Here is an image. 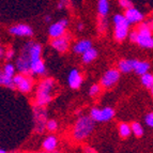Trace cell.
I'll list each match as a JSON object with an SVG mask.
<instances>
[{
	"label": "cell",
	"instance_id": "obj_27",
	"mask_svg": "<svg viewBox=\"0 0 153 153\" xmlns=\"http://www.w3.org/2000/svg\"><path fill=\"white\" fill-rule=\"evenodd\" d=\"M2 73L4 75H7V76L14 77V75H15V66L13 65L12 63H7L3 66Z\"/></svg>",
	"mask_w": 153,
	"mask_h": 153
},
{
	"label": "cell",
	"instance_id": "obj_13",
	"mask_svg": "<svg viewBox=\"0 0 153 153\" xmlns=\"http://www.w3.org/2000/svg\"><path fill=\"white\" fill-rule=\"evenodd\" d=\"M136 61L137 60H135V59H123L118 64L119 71L122 73H130V72L134 71Z\"/></svg>",
	"mask_w": 153,
	"mask_h": 153
},
{
	"label": "cell",
	"instance_id": "obj_26",
	"mask_svg": "<svg viewBox=\"0 0 153 153\" xmlns=\"http://www.w3.org/2000/svg\"><path fill=\"white\" fill-rule=\"evenodd\" d=\"M90 116L95 122H103V118H102V109H99V108H92L91 111H90Z\"/></svg>",
	"mask_w": 153,
	"mask_h": 153
},
{
	"label": "cell",
	"instance_id": "obj_31",
	"mask_svg": "<svg viewBox=\"0 0 153 153\" xmlns=\"http://www.w3.org/2000/svg\"><path fill=\"white\" fill-rule=\"evenodd\" d=\"M100 89H101V88H100L99 85H92L89 90V94L91 95V97H94V95H97L100 92Z\"/></svg>",
	"mask_w": 153,
	"mask_h": 153
},
{
	"label": "cell",
	"instance_id": "obj_37",
	"mask_svg": "<svg viewBox=\"0 0 153 153\" xmlns=\"http://www.w3.org/2000/svg\"><path fill=\"white\" fill-rule=\"evenodd\" d=\"M3 55H4V51H3V48L0 49V56L3 57Z\"/></svg>",
	"mask_w": 153,
	"mask_h": 153
},
{
	"label": "cell",
	"instance_id": "obj_32",
	"mask_svg": "<svg viewBox=\"0 0 153 153\" xmlns=\"http://www.w3.org/2000/svg\"><path fill=\"white\" fill-rule=\"evenodd\" d=\"M66 4H68V0H60L59 3H58V5H57V8L61 10V9H63Z\"/></svg>",
	"mask_w": 153,
	"mask_h": 153
},
{
	"label": "cell",
	"instance_id": "obj_1",
	"mask_svg": "<svg viewBox=\"0 0 153 153\" xmlns=\"http://www.w3.org/2000/svg\"><path fill=\"white\" fill-rule=\"evenodd\" d=\"M95 121L91 118V116H82L75 122L72 135L77 141H82L87 139L94 130Z\"/></svg>",
	"mask_w": 153,
	"mask_h": 153
},
{
	"label": "cell",
	"instance_id": "obj_36",
	"mask_svg": "<svg viewBox=\"0 0 153 153\" xmlns=\"http://www.w3.org/2000/svg\"><path fill=\"white\" fill-rule=\"evenodd\" d=\"M77 27H78V30L79 31H82V29H84V24H82V23L78 24V26H77Z\"/></svg>",
	"mask_w": 153,
	"mask_h": 153
},
{
	"label": "cell",
	"instance_id": "obj_15",
	"mask_svg": "<svg viewBox=\"0 0 153 153\" xmlns=\"http://www.w3.org/2000/svg\"><path fill=\"white\" fill-rule=\"evenodd\" d=\"M57 145H58V140L55 136H48L44 139L43 143H42V147L45 151L47 152H51V151L56 150Z\"/></svg>",
	"mask_w": 153,
	"mask_h": 153
},
{
	"label": "cell",
	"instance_id": "obj_29",
	"mask_svg": "<svg viewBox=\"0 0 153 153\" xmlns=\"http://www.w3.org/2000/svg\"><path fill=\"white\" fill-rule=\"evenodd\" d=\"M145 122H146V124L148 125L149 128H153V112H150V114H148V115L146 116Z\"/></svg>",
	"mask_w": 153,
	"mask_h": 153
},
{
	"label": "cell",
	"instance_id": "obj_3",
	"mask_svg": "<svg viewBox=\"0 0 153 153\" xmlns=\"http://www.w3.org/2000/svg\"><path fill=\"white\" fill-rule=\"evenodd\" d=\"M16 69L19 71V73L23 74H29L31 73V60L30 56H29V47L28 44H26L24 46L22 54L16 60Z\"/></svg>",
	"mask_w": 153,
	"mask_h": 153
},
{
	"label": "cell",
	"instance_id": "obj_39",
	"mask_svg": "<svg viewBox=\"0 0 153 153\" xmlns=\"http://www.w3.org/2000/svg\"><path fill=\"white\" fill-rule=\"evenodd\" d=\"M0 153H5V150L4 149H1V150H0Z\"/></svg>",
	"mask_w": 153,
	"mask_h": 153
},
{
	"label": "cell",
	"instance_id": "obj_35",
	"mask_svg": "<svg viewBox=\"0 0 153 153\" xmlns=\"http://www.w3.org/2000/svg\"><path fill=\"white\" fill-rule=\"evenodd\" d=\"M85 152H89V153H92V152H95L94 149H92L91 147H86V148L84 149Z\"/></svg>",
	"mask_w": 153,
	"mask_h": 153
},
{
	"label": "cell",
	"instance_id": "obj_23",
	"mask_svg": "<svg viewBox=\"0 0 153 153\" xmlns=\"http://www.w3.org/2000/svg\"><path fill=\"white\" fill-rule=\"evenodd\" d=\"M141 84L147 88H152L153 87V75L150 73H145L141 75Z\"/></svg>",
	"mask_w": 153,
	"mask_h": 153
},
{
	"label": "cell",
	"instance_id": "obj_22",
	"mask_svg": "<svg viewBox=\"0 0 153 153\" xmlns=\"http://www.w3.org/2000/svg\"><path fill=\"white\" fill-rule=\"evenodd\" d=\"M131 133H133L131 125H128V123H120L119 124V135L121 138L130 137Z\"/></svg>",
	"mask_w": 153,
	"mask_h": 153
},
{
	"label": "cell",
	"instance_id": "obj_33",
	"mask_svg": "<svg viewBox=\"0 0 153 153\" xmlns=\"http://www.w3.org/2000/svg\"><path fill=\"white\" fill-rule=\"evenodd\" d=\"M137 34H138L137 31H132V32L130 33L131 41H132V42H136V39H137Z\"/></svg>",
	"mask_w": 153,
	"mask_h": 153
},
{
	"label": "cell",
	"instance_id": "obj_10",
	"mask_svg": "<svg viewBox=\"0 0 153 153\" xmlns=\"http://www.w3.org/2000/svg\"><path fill=\"white\" fill-rule=\"evenodd\" d=\"M138 32V31H137ZM136 43L143 48H153L152 33H139L137 34Z\"/></svg>",
	"mask_w": 153,
	"mask_h": 153
},
{
	"label": "cell",
	"instance_id": "obj_34",
	"mask_svg": "<svg viewBox=\"0 0 153 153\" xmlns=\"http://www.w3.org/2000/svg\"><path fill=\"white\" fill-rule=\"evenodd\" d=\"M13 56H14V51H13V49H9V51H7V55H5V58L8 59V60L12 59Z\"/></svg>",
	"mask_w": 153,
	"mask_h": 153
},
{
	"label": "cell",
	"instance_id": "obj_7",
	"mask_svg": "<svg viewBox=\"0 0 153 153\" xmlns=\"http://www.w3.org/2000/svg\"><path fill=\"white\" fill-rule=\"evenodd\" d=\"M68 24H69V22H68V19H65V18H62L58 23L53 24L48 29L49 36H51V38L54 39V38H59V36H63Z\"/></svg>",
	"mask_w": 153,
	"mask_h": 153
},
{
	"label": "cell",
	"instance_id": "obj_38",
	"mask_svg": "<svg viewBox=\"0 0 153 153\" xmlns=\"http://www.w3.org/2000/svg\"><path fill=\"white\" fill-rule=\"evenodd\" d=\"M45 21L46 22H51V16H46V17H45Z\"/></svg>",
	"mask_w": 153,
	"mask_h": 153
},
{
	"label": "cell",
	"instance_id": "obj_40",
	"mask_svg": "<svg viewBox=\"0 0 153 153\" xmlns=\"http://www.w3.org/2000/svg\"><path fill=\"white\" fill-rule=\"evenodd\" d=\"M151 94H152V97H153V87L151 88Z\"/></svg>",
	"mask_w": 153,
	"mask_h": 153
},
{
	"label": "cell",
	"instance_id": "obj_18",
	"mask_svg": "<svg viewBox=\"0 0 153 153\" xmlns=\"http://www.w3.org/2000/svg\"><path fill=\"white\" fill-rule=\"evenodd\" d=\"M128 36V27H115V39L118 42H122Z\"/></svg>",
	"mask_w": 153,
	"mask_h": 153
},
{
	"label": "cell",
	"instance_id": "obj_14",
	"mask_svg": "<svg viewBox=\"0 0 153 153\" xmlns=\"http://www.w3.org/2000/svg\"><path fill=\"white\" fill-rule=\"evenodd\" d=\"M92 48V42L90 40H82V41L77 42L73 47V51L76 54H84L88 49Z\"/></svg>",
	"mask_w": 153,
	"mask_h": 153
},
{
	"label": "cell",
	"instance_id": "obj_4",
	"mask_svg": "<svg viewBox=\"0 0 153 153\" xmlns=\"http://www.w3.org/2000/svg\"><path fill=\"white\" fill-rule=\"evenodd\" d=\"M13 79H14V82H15L17 89L21 92H23V93H28V92L31 91L33 82L29 77L26 76V74L19 73V74H17V75H14Z\"/></svg>",
	"mask_w": 153,
	"mask_h": 153
},
{
	"label": "cell",
	"instance_id": "obj_9",
	"mask_svg": "<svg viewBox=\"0 0 153 153\" xmlns=\"http://www.w3.org/2000/svg\"><path fill=\"white\" fill-rule=\"evenodd\" d=\"M69 41H70L69 36H59V38L53 39L51 42V45L53 48L56 49L59 53H64V51H66L68 48H69Z\"/></svg>",
	"mask_w": 153,
	"mask_h": 153
},
{
	"label": "cell",
	"instance_id": "obj_21",
	"mask_svg": "<svg viewBox=\"0 0 153 153\" xmlns=\"http://www.w3.org/2000/svg\"><path fill=\"white\" fill-rule=\"evenodd\" d=\"M108 10H109L108 0H99V3H97V11H99L100 16L105 17V16L107 15Z\"/></svg>",
	"mask_w": 153,
	"mask_h": 153
},
{
	"label": "cell",
	"instance_id": "obj_8",
	"mask_svg": "<svg viewBox=\"0 0 153 153\" xmlns=\"http://www.w3.org/2000/svg\"><path fill=\"white\" fill-rule=\"evenodd\" d=\"M9 32L16 36H31L33 34L32 28L25 24H18V25L12 26L9 29Z\"/></svg>",
	"mask_w": 153,
	"mask_h": 153
},
{
	"label": "cell",
	"instance_id": "obj_5",
	"mask_svg": "<svg viewBox=\"0 0 153 153\" xmlns=\"http://www.w3.org/2000/svg\"><path fill=\"white\" fill-rule=\"evenodd\" d=\"M119 78H120V71L116 69H110L106 71V73L103 75L102 79H101V84L103 87L110 88L117 84Z\"/></svg>",
	"mask_w": 153,
	"mask_h": 153
},
{
	"label": "cell",
	"instance_id": "obj_12",
	"mask_svg": "<svg viewBox=\"0 0 153 153\" xmlns=\"http://www.w3.org/2000/svg\"><path fill=\"white\" fill-rule=\"evenodd\" d=\"M125 17L128 18V21L131 24H136V23H140L143 21V15L141 14L140 11H138L137 9H135L134 7L130 8L128 10H125Z\"/></svg>",
	"mask_w": 153,
	"mask_h": 153
},
{
	"label": "cell",
	"instance_id": "obj_24",
	"mask_svg": "<svg viewBox=\"0 0 153 153\" xmlns=\"http://www.w3.org/2000/svg\"><path fill=\"white\" fill-rule=\"evenodd\" d=\"M114 117H115V110L112 109L111 107H105V108H103V109H102L103 122H104V121L111 120Z\"/></svg>",
	"mask_w": 153,
	"mask_h": 153
},
{
	"label": "cell",
	"instance_id": "obj_16",
	"mask_svg": "<svg viewBox=\"0 0 153 153\" xmlns=\"http://www.w3.org/2000/svg\"><path fill=\"white\" fill-rule=\"evenodd\" d=\"M45 72H46V68L42 59L31 63V73H32V74L43 75V74H45Z\"/></svg>",
	"mask_w": 153,
	"mask_h": 153
},
{
	"label": "cell",
	"instance_id": "obj_6",
	"mask_svg": "<svg viewBox=\"0 0 153 153\" xmlns=\"http://www.w3.org/2000/svg\"><path fill=\"white\" fill-rule=\"evenodd\" d=\"M43 106H38L34 108V120L36 123V131L38 132H43L44 128H46L47 123V117H46V111L43 109Z\"/></svg>",
	"mask_w": 153,
	"mask_h": 153
},
{
	"label": "cell",
	"instance_id": "obj_25",
	"mask_svg": "<svg viewBox=\"0 0 153 153\" xmlns=\"http://www.w3.org/2000/svg\"><path fill=\"white\" fill-rule=\"evenodd\" d=\"M132 132L133 134L136 136V137H141V136L143 135V126L140 125V123H138V122H134L132 123Z\"/></svg>",
	"mask_w": 153,
	"mask_h": 153
},
{
	"label": "cell",
	"instance_id": "obj_2",
	"mask_svg": "<svg viewBox=\"0 0 153 153\" xmlns=\"http://www.w3.org/2000/svg\"><path fill=\"white\" fill-rule=\"evenodd\" d=\"M55 82L51 78L44 79L39 85L36 94V105L44 106L51 102L55 94Z\"/></svg>",
	"mask_w": 153,
	"mask_h": 153
},
{
	"label": "cell",
	"instance_id": "obj_11",
	"mask_svg": "<svg viewBox=\"0 0 153 153\" xmlns=\"http://www.w3.org/2000/svg\"><path fill=\"white\" fill-rule=\"evenodd\" d=\"M68 82H69L70 87L72 89H78L82 82V76L80 75L78 70L73 69L70 72L69 77H68Z\"/></svg>",
	"mask_w": 153,
	"mask_h": 153
},
{
	"label": "cell",
	"instance_id": "obj_28",
	"mask_svg": "<svg viewBox=\"0 0 153 153\" xmlns=\"http://www.w3.org/2000/svg\"><path fill=\"white\" fill-rule=\"evenodd\" d=\"M58 128V124L55 120H48L46 123V128L49 131V132H55Z\"/></svg>",
	"mask_w": 153,
	"mask_h": 153
},
{
	"label": "cell",
	"instance_id": "obj_19",
	"mask_svg": "<svg viewBox=\"0 0 153 153\" xmlns=\"http://www.w3.org/2000/svg\"><path fill=\"white\" fill-rule=\"evenodd\" d=\"M97 57V49H94L93 47L90 49H88L86 53L82 54V60L84 63H90L92 62L93 60H95Z\"/></svg>",
	"mask_w": 153,
	"mask_h": 153
},
{
	"label": "cell",
	"instance_id": "obj_30",
	"mask_svg": "<svg viewBox=\"0 0 153 153\" xmlns=\"http://www.w3.org/2000/svg\"><path fill=\"white\" fill-rule=\"evenodd\" d=\"M119 3L123 9L128 10L130 8H133V3L131 2V0H119Z\"/></svg>",
	"mask_w": 153,
	"mask_h": 153
},
{
	"label": "cell",
	"instance_id": "obj_20",
	"mask_svg": "<svg viewBox=\"0 0 153 153\" xmlns=\"http://www.w3.org/2000/svg\"><path fill=\"white\" fill-rule=\"evenodd\" d=\"M0 84L7 88H10V89H15V87H16L13 77L7 76V75H4L3 73H1V75H0Z\"/></svg>",
	"mask_w": 153,
	"mask_h": 153
},
{
	"label": "cell",
	"instance_id": "obj_17",
	"mask_svg": "<svg viewBox=\"0 0 153 153\" xmlns=\"http://www.w3.org/2000/svg\"><path fill=\"white\" fill-rule=\"evenodd\" d=\"M149 69H150V64H149V62L139 61V60H137V61H136L134 71H135L136 74L140 75L141 76V75H143L145 73H147V72L149 71Z\"/></svg>",
	"mask_w": 153,
	"mask_h": 153
}]
</instances>
